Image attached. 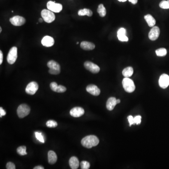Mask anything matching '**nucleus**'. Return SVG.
<instances>
[{
	"mask_svg": "<svg viewBox=\"0 0 169 169\" xmlns=\"http://www.w3.org/2000/svg\"><path fill=\"white\" fill-rule=\"evenodd\" d=\"M81 142L83 147L87 148H91L98 144L99 140L95 136L88 135L83 138Z\"/></svg>",
	"mask_w": 169,
	"mask_h": 169,
	"instance_id": "nucleus-1",
	"label": "nucleus"
},
{
	"mask_svg": "<svg viewBox=\"0 0 169 169\" xmlns=\"http://www.w3.org/2000/svg\"><path fill=\"white\" fill-rule=\"evenodd\" d=\"M47 67L49 68V72L50 74L53 75H57L60 73L61 67L58 63L56 61L51 60L47 63Z\"/></svg>",
	"mask_w": 169,
	"mask_h": 169,
	"instance_id": "nucleus-2",
	"label": "nucleus"
},
{
	"mask_svg": "<svg viewBox=\"0 0 169 169\" xmlns=\"http://www.w3.org/2000/svg\"><path fill=\"white\" fill-rule=\"evenodd\" d=\"M42 19L47 23H51L55 20L56 16L53 11L44 9L41 12Z\"/></svg>",
	"mask_w": 169,
	"mask_h": 169,
	"instance_id": "nucleus-3",
	"label": "nucleus"
},
{
	"mask_svg": "<svg viewBox=\"0 0 169 169\" xmlns=\"http://www.w3.org/2000/svg\"><path fill=\"white\" fill-rule=\"evenodd\" d=\"M122 84L124 90L128 93H132L135 90V86L134 82L128 78H125L122 81Z\"/></svg>",
	"mask_w": 169,
	"mask_h": 169,
	"instance_id": "nucleus-4",
	"label": "nucleus"
},
{
	"mask_svg": "<svg viewBox=\"0 0 169 169\" xmlns=\"http://www.w3.org/2000/svg\"><path fill=\"white\" fill-rule=\"evenodd\" d=\"M18 58V49L16 47H12L7 57V62L9 64L13 65L15 63Z\"/></svg>",
	"mask_w": 169,
	"mask_h": 169,
	"instance_id": "nucleus-5",
	"label": "nucleus"
},
{
	"mask_svg": "<svg viewBox=\"0 0 169 169\" xmlns=\"http://www.w3.org/2000/svg\"><path fill=\"white\" fill-rule=\"evenodd\" d=\"M30 112V107L25 104H22L19 106L17 109V114L20 118H24L28 116Z\"/></svg>",
	"mask_w": 169,
	"mask_h": 169,
	"instance_id": "nucleus-6",
	"label": "nucleus"
},
{
	"mask_svg": "<svg viewBox=\"0 0 169 169\" xmlns=\"http://www.w3.org/2000/svg\"><path fill=\"white\" fill-rule=\"evenodd\" d=\"M47 7L48 10L53 11V12H60L63 10V6L61 4L57 3L55 1H51L47 2Z\"/></svg>",
	"mask_w": 169,
	"mask_h": 169,
	"instance_id": "nucleus-7",
	"label": "nucleus"
},
{
	"mask_svg": "<svg viewBox=\"0 0 169 169\" xmlns=\"http://www.w3.org/2000/svg\"><path fill=\"white\" fill-rule=\"evenodd\" d=\"M39 88V86L37 83L34 81L30 82L27 84L25 88L26 93L30 95H34L36 93Z\"/></svg>",
	"mask_w": 169,
	"mask_h": 169,
	"instance_id": "nucleus-8",
	"label": "nucleus"
},
{
	"mask_svg": "<svg viewBox=\"0 0 169 169\" xmlns=\"http://www.w3.org/2000/svg\"><path fill=\"white\" fill-rule=\"evenodd\" d=\"M84 67L88 71L93 74H97L100 71V68L97 65L90 61H86L84 63Z\"/></svg>",
	"mask_w": 169,
	"mask_h": 169,
	"instance_id": "nucleus-9",
	"label": "nucleus"
},
{
	"mask_svg": "<svg viewBox=\"0 0 169 169\" xmlns=\"http://www.w3.org/2000/svg\"><path fill=\"white\" fill-rule=\"evenodd\" d=\"M10 21L12 25L15 26H21L25 23L26 20L25 18L20 16H15L10 19Z\"/></svg>",
	"mask_w": 169,
	"mask_h": 169,
	"instance_id": "nucleus-10",
	"label": "nucleus"
},
{
	"mask_svg": "<svg viewBox=\"0 0 169 169\" xmlns=\"http://www.w3.org/2000/svg\"><path fill=\"white\" fill-rule=\"evenodd\" d=\"M160 29L157 26H153L148 34V38L151 41H155L158 39L160 35Z\"/></svg>",
	"mask_w": 169,
	"mask_h": 169,
	"instance_id": "nucleus-11",
	"label": "nucleus"
},
{
	"mask_svg": "<svg viewBox=\"0 0 169 169\" xmlns=\"http://www.w3.org/2000/svg\"><path fill=\"white\" fill-rule=\"evenodd\" d=\"M159 86L163 89L168 87L169 85V76L166 74H163L159 78Z\"/></svg>",
	"mask_w": 169,
	"mask_h": 169,
	"instance_id": "nucleus-12",
	"label": "nucleus"
},
{
	"mask_svg": "<svg viewBox=\"0 0 169 169\" xmlns=\"http://www.w3.org/2000/svg\"><path fill=\"white\" fill-rule=\"evenodd\" d=\"M70 113L72 117H79L84 114V111L81 107H76L71 109Z\"/></svg>",
	"mask_w": 169,
	"mask_h": 169,
	"instance_id": "nucleus-13",
	"label": "nucleus"
},
{
	"mask_svg": "<svg viewBox=\"0 0 169 169\" xmlns=\"http://www.w3.org/2000/svg\"><path fill=\"white\" fill-rule=\"evenodd\" d=\"M86 90L87 92L94 96H98L101 91L99 88L95 84H89L87 86Z\"/></svg>",
	"mask_w": 169,
	"mask_h": 169,
	"instance_id": "nucleus-14",
	"label": "nucleus"
},
{
	"mask_svg": "<svg viewBox=\"0 0 169 169\" xmlns=\"http://www.w3.org/2000/svg\"><path fill=\"white\" fill-rule=\"evenodd\" d=\"M42 45L46 47H50L53 46L55 43V41L53 38L51 36H46L44 37L41 41Z\"/></svg>",
	"mask_w": 169,
	"mask_h": 169,
	"instance_id": "nucleus-15",
	"label": "nucleus"
},
{
	"mask_svg": "<svg viewBox=\"0 0 169 169\" xmlns=\"http://www.w3.org/2000/svg\"><path fill=\"white\" fill-rule=\"evenodd\" d=\"M117 104V99L115 97H111L107 101L106 108L109 111H112Z\"/></svg>",
	"mask_w": 169,
	"mask_h": 169,
	"instance_id": "nucleus-16",
	"label": "nucleus"
},
{
	"mask_svg": "<svg viewBox=\"0 0 169 169\" xmlns=\"http://www.w3.org/2000/svg\"><path fill=\"white\" fill-rule=\"evenodd\" d=\"M57 157L56 153L53 151H49L48 152V162L50 164H53L56 163Z\"/></svg>",
	"mask_w": 169,
	"mask_h": 169,
	"instance_id": "nucleus-17",
	"label": "nucleus"
},
{
	"mask_svg": "<svg viewBox=\"0 0 169 169\" xmlns=\"http://www.w3.org/2000/svg\"><path fill=\"white\" fill-rule=\"evenodd\" d=\"M80 47L85 50H91L95 48V45L92 42L82 41L80 44Z\"/></svg>",
	"mask_w": 169,
	"mask_h": 169,
	"instance_id": "nucleus-18",
	"label": "nucleus"
},
{
	"mask_svg": "<svg viewBox=\"0 0 169 169\" xmlns=\"http://www.w3.org/2000/svg\"><path fill=\"white\" fill-rule=\"evenodd\" d=\"M69 165L71 167V169H77L78 168L80 163L79 161L76 157H72L69 160Z\"/></svg>",
	"mask_w": 169,
	"mask_h": 169,
	"instance_id": "nucleus-19",
	"label": "nucleus"
},
{
	"mask_svg": "<svg viewBox=\"0 0 169 169\" xmlns=\"http://www.w3.org/2000/svg\"><path fill=\"white\" fill-rule=\"evenodd\" d=\"M144 19L148 23V26L150 27H153L154 26L156 22L154 18H153V16H152L151 15L149 14L146 15L145 16Z\"/></svg>",
	"mask_w": 169,
	"mask_h": 169,
	"instance_id": "nucleus-20",
	"label": "nucleus"
},
{
	"mask_svg": "<svg viewBox=\"0 0 169 169\" xmlns=\"http://www.w3.org/2000/svg\"><path fill=\"white\" fill-rule=\"evenodd\" d=\"M133 68L132 67H126L122 71V74L126 78L130 77L133 74Z\"/></svg>",
	"mask_w": 169,
	"mask_h": 169,
	"instance_id": "nucleus-21",
	"label": "nucleus"
},
{
	"mask_svg": "<svg viewBox=\"0 0 169 169\" xmlns=\"http://www.w3.org/2000/svg\"><path fill=\"white\" fill-rule=\"evenodd\" d=\"M78 15L80 16H83L86 15L88 16H91L93 15V12L89 9L85 8L78 10Z\"/></svg>",
	"mask_w": 169,
	"mask_h": 169,
	"instance_id": "nucleus-22",
	"label": "nucleus"
},
{
	"mask_svg": "<svg viewBox=\"0 0 169 169\" xmlns=\"http://www.w3.org/2000/svg\"><path fill=\"white\" fill-rule=\"evenodd\" d=\"M97 12L98 13L100 16H101V17L105 16L106 14V10L102 4H101L99 5L97 9Z\"/></svg>",
	"mask_w": 169,
	"mask_h": 169,
	"instance_id": "nucleus-23",
	"label": "nucleus"
},
{
	"mask_svg": "<svg viewBox=\"0 0 169 169\" xmlns=\"http://www.w3.org/2000/svg\"><path fill=\"white\" fill-rule=\"evenodd\" d=\"M26 148L25 146H20L16 149V151L17 153L19 155L21 156H23V155H27V152H26Z\"/></svg>",
	"mask_w": 169,
	"mask_h": 169,
	"instance_id": "nucleus-24",
	"label": "nucleus"
},
{
	"mask_svg": "<svg viewBox=\"0 0 169 169\" xmlns=\"http://www.w3.org/2000/svg\"><path fill=\"white\" fill-rule=\"evenodd\" d=\"M155 53L157 56H164L167 54V50L164 48H160L156 50Z\"/></svg>",
	"mask_w": 169,
	"mask_h": 169,
	"instance_id": "nucleus-25",
	"label": "nucleus"
},
{
	"mask_svg": "<svg viewBox=\"0 0 169 169\" xmlns=\"http://www.w3.org/2000/svg\"><path fill=\"white\" fill-rule=\"evenodd\" d=\"M57 125L58 124H57V122L55 121L49 120L46 123V126H47L48 127H50V128L56 127Z\"/></svg>",
	"mask_w": 169,
	"mask_h": 169,
	"instance_id": "nucleus-26",
	"label": "nucleus"
},
{
	"mask_svg": "<svg viewBox=\"0 0 169 169\" xmlns=\"http://www.w3.org/2000/svg\"><path fill=\"white\" fill-rule=\"evenodd\" d=\"M159 6L163 9H169V4L167 1L163 0L160 4Z\"/></svg>",
	"mask_w": 169,
	"mask_h": 169,
	"instance_id": "nucleus-27",
	"label": "nucleus"
},
{
	"mask_svg": "<svg viewBox=\"0 0 169 169\" xmlns=\"http://www.w3.org/2000/svg\"><path fill=\"white\" fill-rule=\"evenodd\" d=\"M80 166L82 169H89L90 164L89 162L86 161H83L80 164Z\"/></svg>",
	"mask_w": 169,
	"mask_h": 169,
	"instance_id": "nucleus-28",
	"label": "nucleus"
},
{
	"mask_svg": "<svg viewBox=\"0 0 169 169\" xmlns=\"http://www.w3.org/2000/svg\"><path fill=\"white\" fill-rule=\"evenodd\" d=\"M35 137L36 139L39 140L40 142H41L42 143H44V139L43 137L42 136V134L41 133L39 132H35Z\"/></svg>",
	"mask_w": 169,
	"mask_h": 169,
	"instance_id": "nucleus-29",
	"label": "nucleus"
},
{
	"mask_svg": "<svg viewBox=\"0 0 169 169\" xmlns=\"http://www.w3.org/2000/svg\"><path fill=\"white\" fill-rule=\"evenodd\" d=\"M58 84L56 83V82H53L51 83L50 84V87L51 88V89L52 91L54 92H56V90H57V87H58Z\"/></svg>",
	"mask_w": 169,
	"mask_h": 169,
	"instance_id": "nucleus-30",
	"label": "nucleus"
},
{
	"mask_svg": "<svg viewBox=\"0 0 169 169\" xmlns=\"http://www.w3.org/2000/svg\"><path fill=\"white\" fill-rule=\"evenodd\" d=\"M66 91V87L62 85H59L56 90V92L57 93H64Z\"/></svg>",
	"mask_w": 169,
	"mask_h": 169,
	"instance_id": "nucleus-31",
	"label": "nucleus"
},
{
	"mask_svg": "<svg viewBox=\"0 0 169 169\" xmlns=\"http://www.w3.org/2000/svg\"><path fill=\"white\" fill-rule=\"evenodd\" d=\"M126 34V29L124 28H121L118 31H117V36H122V35H125Z\"/></svg>",
	"mask_w": 169,
	"mask_h": 169,
	"instance_id": "nucleus-32",
	"label": "nucleus"
},
{
	"mask_svg": "<svg viewBox=\"0 0 169 169\" xmlns=\"http://www.w3.org/2000/svg\"><path fill=\"white\" fill-rule=\"evenodd\" d=\"M142 117L141 116H137L134 117V124H139L141 123Z\"/></svg>",
	"mask_w": 169,
	"mask_h": 169,
	"instance_id": "nucleus-33",
	"label": "nucleus"
},
{
	"mask_svg": "<svg viewBox=\"0 0 169 169\" xmlns=\"http://www.w3.org/2000/svg\"><path fill=\"white\" fill-rule=\"evenodd\" d=\"M6 168L7 169H15L16 166L12 162H8L6 164Z\"/></svg>",
	"mask_w": 169,
	"mask_h": 169,
	"instance_id": "nucleus-34",
	"label": "nucleus"
},
{
	"mask_svg": "<svg viewBox=\"0 0 169 169\" xmlns=\"http://www.w3.org/2000/svg\"><path fill=\"white\" fill-rule=\"evenodd\" d=\"M118 40L121 41H128V38L126 35L122 36H117Z\"/></svg>",
	"mask_w": 169,
	"mask_h": 169,
	"instance_id": "nucleus-35",
	"label": "nucleus"
},
{
	"mask_svg": "<svg viewBox=\"0 0 169 169\" xmlns=\"http://www.w3.org/2000/svg\"><path fill=\"white\" fill-rule=\"evenodd\" d=\"M127 118L130 124V126H132V124H134V117L133 116H128Z\"/></svg>",
	"mask_w": 169,
	"mask_h": 169,
	"instance_id": "nucleus-36",
	"label": "nucleus"
},
{
	"mask_svg": "<svg viewBox=\"0 0 169 169\" xmlns=\"http://www.w3.org/2000/svg\"><path fill=\"white\" fill-rule=\"evenodd\" d=\"M6 113L5 112V111L3 109L2 107L0 108V117H1L3 116H5Z\"/></svg>",
	"mask_w": 169,
	"mask_h": 169,
	"instance_id": "nucleus-37",
	"label": "nucleus"
},
{
	"mask_svg": "<svg viewBox=\"0 0 169 169\" xmlns=\"http://www.w3.org/2000/svg\"><path fill=\"white\" fill-rule=\"evenodd\" d=\"M3 62V54L2 51H0V65H1Z\"/></svg>",
	"mask_w": 169,
	"mask_h": 169,
	"instance_id": "nucleus-38",
	"label": "nucleus"
},
{
	"mask_svg": "<svg viewBox=\"0 0 169 169\" xmlns=\"http://www.w3.org/2000/svg\"><path fill=\"white\" fill-rule=\"evenodd\" d=\"M128 1L133 4H135L138 2V0H128Z\"/></svg>",
	"mask_w": 169,
	"mask_h": 169,
	"instance_id": "nucleus-39",
	"label": "nucleus"
},
{
	"mask_svg": "<svg viewBox=\"0 0 169 169\" xmlns=\"http://www.w3.org/2000/svg\"><path fill=\"white\" fill-rule=\"evenodd\" d=\"M34 169H44L43 167L41 166H37L34 168Z\"/></svg>",
	"mask_w": 169,
	"mask_h": 169,
	"instance_id": "nucleus-40",
	"label": "nucleus"
},
{
	"mask_svg": "<svg viewBox=\"0 0 169 169\" xmlns=\"http://www.w3.org/2000/svg\"><path fill=\"white\" fill-rule=\"evenodd\" d=\"M43 21V19H39V22L40 23H42Z\"/></svg>",
	"mask_w": 169,
	"mask_h": 169,
	"instance_id": "nucleus-41",
	"label": "nucleus"
},
{
	"mask_svg": "<svg viewBox=\"0 0 169 169\" xmlns=\"http://www.w3.org/2000/svg\"><path fill=\"white\" fill-rule=\"evenodd\" d=\"M120 99L117 100V104H118V103H120Z\"/></svg>",
	"mask_w": 169,
	"mask_h": 169,
	"instance_id": "nucleus-42",
	"label": "nucleus"
},
{
	"mask_svg": "<svg viewBox=\"0 0 169 169\" xmlns=\"http://www.w3.org/2000/svg\"><path fill=\"white\" fill-rule=\"evenodd\" d=\"M118 1H121V2H125L127 0H118Z\"/></svg>",
	"mask_w": 169,
	"mask_h": 169,
	"instance_id": "nucleus-43",
	"label": "nucleus"
},
{
	"mask_svg": "<svg viewBox=\"0 0 169 169\" xmlns=\"http://www.w3.org/2000/svg\"><path fill=\"white\" fill-rule=\"evenodd\" d=\"M2 31V29H1V27H0V32H1Z\"/></svg>",
	"mask_w": 169,
	"mask_h": 169,
	"instance_id": "nucleus-44",
	"label": "nucleus"
},
{
	"mask_svg": "<svg viewBox=\"0 0 169 169\" xmlns=\"http://www.w3.org/2000/svg\"><path fill=\"white\" fill-rule=\"evenodd\" d=\"M168 1V3H169V0H168V1Z\"/></svg>",
	"mask_w": 169,
	"mask_h": 169,
	"instance_id": "nucleus-45",
	"label": "nucleus"
},
{
	"mask_svg": "<svg viewBox=\"0 0 169 169\" xmlns=\"http://www.w3.org/2000/svg\"><path fill=\"white\" fill-rule=\"evenodd\" d=\"M77 44H78V42L77 43Z\"/></svg>",
	"mask_w": 169,
	"mask_h": 169,
	"instance_id": "nucleus-46",
	"label": "nucleus"
}]
</instances>
